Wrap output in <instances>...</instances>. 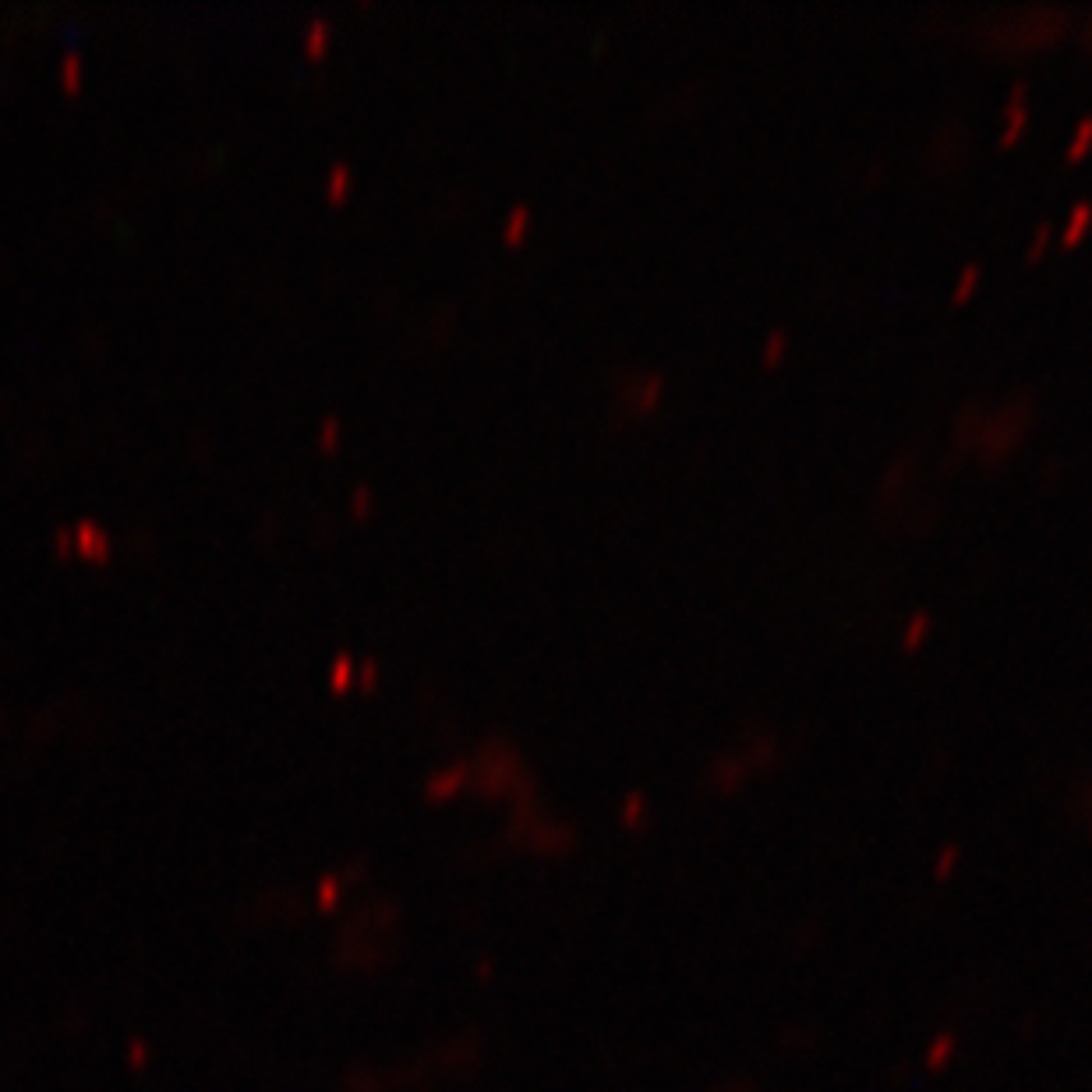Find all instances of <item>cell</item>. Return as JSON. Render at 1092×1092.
Masks as SVG:
<instances>
[{
  "label": "cell",
  "instance_id": "cell-7",
  "mask_svg": "<svg viewBox=\"0 0 1092 1092\" xmlns=\"http://www.w3.org/2000/svg\"><path fill=\"white\" fill-rule=\"evenodd\" d=\"M923 629H930V615H916V619H912V626H909V633H905V644H916V640L923 637Z\"/></svg>",
  "mask_w": 1092,
  "mask_h": 1092
},
{
  "label": "cell",
  "instance_id": "cell-2",
  "mask_svg": "<svg viewBox=\"0 0 1092 1092\" xmlns=\"http://www.w3.org/2000/svg\"><path fill=\"white\" fill-rule=\"evenodd\" d=\"M1089 216H1092V205H1089V202H1078L1075 213H1071V220H1068V227H1064V244H1071V241L1078 237V234L1085 230V223H1089Z\"/></svg>",
  "mask_w": 1092,
  "mask_h": 1092
},
{
  "label": "cell",
  "instance_id": "cell-10",
  "mask_svg": "<svg viewBox=\"0 0 1092 1092\" xmlns=\"http://www.w3.org/2000/svg\"><path fill=\"white\" fill-rule=\"evenodd\" d=\"M322 36H326V22H315V25H311V32H308V46H319Z\"/></svg>",
  "mask_w": 1092,
  "mask_h": 1092
},
{
  "label": "cell",
  "instance_id": "cell-5",
  "mask_svg": "<svg viewBox=\"0 0 1092 1092\" xmlns=\"http://www.w3.org/2000/svg\"><path fill=\"white\" fill-rule=\"evenodd\" d=\"M1092 142V117H1085V121L1078 124V131H1075V138H1071V145H1068V156H1071V159H1075L1078 152L1085 149V145H1089Z\"/></svg>",
  "mask_w": 1092,
  "mask_h": 1092
},
{
  "label": "cell",
  "instance_id": "cell-1",
  "mask_svg": "<svg viewBox=\"0 0 1092 1092\" xmlns=\"http://www.w3.org/2000/svg\"><path fill=\"white\" fill-rule=\"evenodd\" d=\"M1025 124V82H1018L1015 92H1011V103H1008V131H1004V142L1018 138Z\"/></svg>",
  "mask_w": 1092,
  "mask_h": 1092
},
{
  "label": "cell",
  "instance_id": "cell-8",
  "mask_svg": "<svg viewBox=\"0 0 1092 1092\" xmlns=\"http://www.w3.org/2000/svg\"><path fill=\"white\" fill-rule=\"evenodd\" d=\"M781 347H785V333L778 329V333H771V340H767V350H764V357H767V361H778V354H781Z\"/></svg>",
  "mask_w": 1092,
  "mask_h": 1092
},
{
  "label": "cell",
  "instance_id": "cell-9",
  "mask_svg": "<svg viewBox=\"0 0 1092 1092\" xmlns=\"http://www.w3.org/2000/svg\"><path fill=\"white\" fill-rule=\"evenodd\" d=\"M343 181H347V167H340V163H336V167L329 170V188H333V191H340V188H343Z\"/></svg>",
  "mask_w": 1092,
  "mask_h": 1092
},
{
  "label": "cell",
  "instance_id": "cell-13",
  "mask_svg": "<svg viewBox=\"0 0 1092 1092\" xmlns=\"http://www.w3.org/2000/svg\"><path fill=\"white\" fill-rule=\"evenodd\" d=\"M354 502H361L364 506V502H368V488H357V492H354Z\"/></svg>",
  "mask_w": 1092,
  "mask_h": 1092
},
{
  "label": "cell",
  "instance_id": "cell-12",
  "mask_svg": "<svg viewBox=\"0 0 1092 1092\" xmlns=\"http://www.w3.org/2000/svg\"><path fill=\"white\" fill-rule=\"evenodd\" d=\"M75 68H78V57H75V53H71V57H68V61H64V71H68V75H75Z\"/></svg>",
  "mask_w": 1092,
  "mask_h": 1092
},
{
  "label": "cell",
  "instance_id": "cell-4",
  "mask_svg": "<svg viewBox=\"0 0 1092 1092\" xmlns=\"http://www.w3.org/2000/svg\"><path fill=\"white\" fill-rule=\"evenodd\" d=\"M527 220H531V209L527 205H516L513 213H509V220H506V237H520L523 227H527Z\"/></svg>",
  "mask_w": 1092,
  "mask_h": 1092
},
{
  "label": "cell",
  "instance_id": "cell-6",
  "mask_svg": "<svg viewBox=\"0 0 1092 1092\" xmlns=\"http://www.w3.org/2000/svg\"><path fill=\"white\" fill-rule=\"evenodd\" d=\"M976 280H979V265H969V269H965V273L958 276L955 297H965V294H969V290H972V283H976Z\"/></svg>",
  "mask_w": 1092,
  "mask_h": 1092
},
{
  "label": "cell",
  "instance_id": "cell-3",
  "mask_svg": "<svg viewBox=\"0 0 1092 1092\" xmlns=\"http://www.w3.org/2000/svg\"><path fill=\"white\" fill-rule=\"evenodd\" d=\"M75 534H78V545L82 548H107V534L96 531L92 523H78Z\"/></svg>",
  "mask_w": 1092,
  "mask_h": 1092
},
{
  "label": "cell",
  "instance_id": "cell-11",
  "mask_svg": "<svg viewBox=\"0 0 1092 1092\" xmlns=\"http://www.w3.org/2000/svg\"><path fill=\"white\" fill-rule=\"evenodd\" d=\"M347 668H350V661H347V658H336V665H333V679H336V683H343V675H347Z\"/></svg>",
  "mask_w": 1092,
  "mask_h": 1092
}]
</instances>
